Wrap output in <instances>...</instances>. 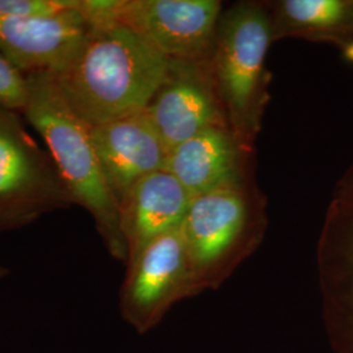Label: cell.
Wrapping results in <instances>:
<instances>
[{
	"label": "cell",
	"mask_w": 353,
	"mask_h": 353,
	"mask_svg": "<svg viewBox=\"0 0 353 353\" xmlns=\"http://www.w3.org/2000/svg\"><path fill=\"white\" fill-rule=\"evenodd\" d=\"M345 199H348V201H351V202H353V186H352V192L350 194V196L348 198H345Z\"/></svg>",
	"instance_id": "obj_18"
},
{
	"label": "cell",
	"mask_w": 353,
	"mask_h": 353,
	"mask_svg": "<svg viewBox=\"0 0 353 353\" xmlns=\"http://www.w3.org/2000/svg\"><path fill=\"white\" fill-rule=\"evenodd\" d=\"M345 205V208L350 211L348 214H351V227L347 234V243H345V261H347V267H348V278H350V296L352 299L353 303V207L345 201H339Z\"/></svg>",
	"instance_id": "obj_16"
},
{
	"label": "cell",
	"mask_w": 353,
	"mask_h": 353,
	"mask_svg": "<svg viewBox=\"0 0 353 353\" xmlns=\"http://www.w3.org/2000/svg\"><path fill=\"white\" fill-rule=\"evenodd\" d=\"M11 274V271L7 268V267H4V265H0V280L1 279L6 278V276H8Z\"/></svg>",
	"instance_id": "obj_17"
},
{
	"label": "cell",
	"mask_w": 353,
	"mask_h": 353,
	"mask_svg": "<svg viewBox=\"0 0 353 353\" xmlns=\"http://www.w3.org/2000/svg\"><path fill=\"white\" fill-rule=\"evenodd\" d=\"M76 6L77 0H0V20L51 16Z\"/></svg>",
	"instance_id": "obj_15"
},
{
	"label": "cell",
	"mask_w": 353,
	"mask_h": 353,
	"mask_svg": "<svg viewBox=\"0 0 353 353\" xmlns=\"http://www.w3.org/2000/svg\"><path fill=\"white\" fill-rule=\"evenodd\" d=\"M219 0H123L119 23L173 63L207 64L214 55Z\"/></svg>",
	"instance_id": "obj_7"
},
{
	"label": "cell",
	"mask_w": 353,
	"mask_h": 353,
	"mask_svg": "<svg viewBox=\"0 0 353 353\" xmlns=\"http://www.w3.org/2000/svg\"><path fill=\"white\" fill-rule=\"evenodd\" d=\"M77 6L64 12L0 20V52L23 75H62L88 36Z\"/></svg>",
	"instance_id": "obj_8"
},
{
	"label": "cell",
	"mask_w": 353,
	"mask_h": 353,
	"mask_svg": "<svg viewBox=\"0 0 353 353\" xmlns=\"http://www.w3.org/2000/svg\"><path fill=\"white\" fill-rule=\"evenodd\" d=\"M126 267L119 310L139 334L159 326L176 303L201 293L181 228L148 242Z\"/></svg>",
	"instance_id": "obj_6"
},
{
	"label": "cell",
	"mask_w": 353,
	"mask_h": 353,
	"mask_svg": "<svg viewBox=\"0 0 353 353\" xmlns=\"http://www.w3.org/2000/svg\"><path fill=\"white\" fill-rule=\"evenodd\" d=\"M169 71L170 62L145 38L114 23L89 26L75 59L55 80L72 110L93 127L145 110Z\"/></svg>",
	"instance_id": "obj_1"
},
{
	"label": "cell",
	"mask_w": 353,
	"mask_h": 353,
	"mask_svg": "<svg viewBox=\"0 0 353 353\" xmlns=\"http://www.w3.org/2000/svg\"><path fill=\"white\" fill-rule=\"evenodd\" d=\"M272 42L301 38L353 51V0H280L271 6Z\"/></svg>",
	"instance_id": "obj_13"
},
{
	"label": "cell",
	"mask_w": 353,
	"mask_h": 353,
	"mask_svg": "<svg viewBox=\"0 0 353 353\" xmlns=\"http://www.w3.org/2000/svg\"><path fill=\"white\" fill-rule=\"evenodd\" d=\"M181 229L198 288L217 290L263 240V198L252 178L192 196Z\"/></svg>",
	"instance_id": "obj_4"
},
{
	"label": "cell",
	"mask_w": 353,
	"mask_h": 353,
	"mask_svg": "<svg viewBox=\"0 0 353 353\" xmlns=\"http://www.w3.org/2000/svg\"><path fill=\"white\" fill-rule=\"evenodd\" d=\"M90 138L119 205L140 179L166 166L169 152L145 110L90 127Z\"/></svg>",
	"instance_id": "obj_10"
},
{
	"label": "cell",
	"mask_w": 353,
	"mask_h": 353,
	"mask_svg": "<svg viewBox=\"0 0 353 353\" xmlns=\"http://www.w3.org/2000/svg\"><path fill=\"white\" fill-rule=\"evenodd\" d=\"M145 112L168 152L210 127L228 126L210 63L170 62L169 75Z\"/></svg>",
	"instance_id": "obj_9"
},
{
	"label": "cell",
	"mask_w": 353,
	"mask_h": 353,
	"mask_svg": "<svg viewBox=\"0 0 353 353\" xmlns=\"http://www.w3.org/2000/svg\"><path fill=\"white\" fill-rule=\"evenodd\" d=\"M28 94V77L0 52V106L23 113Z\"/></svg>",
	"instance_id": "obj_14"
},
{
	"label": "cell",
	"mask_w": 353,
	"mask_h": 353,
	"mask_svg": "<svg viewBox=\"0 0 353 353\" xmlns=\"http://www.w3.org/2000/svg\"><path fill=\"white\" fill-rule=\"evenodd\" d=\"M74 204L50 152L38 145L19 113L0 106V232Z\"/></svg>",
	"instance_id": "obj_5"
},
{
	"label": "cell",
	"mask_w": 353,
	"mask_h": 353,
	"mask_svg": "<svg viewBox=\"0 0 353 353\" xmlns=\"http://www.w3.org/2000/svg\"><path fill=\"white\" fill-rule=\"evenodd\" d=\"M271 42L270 11L263 4L243 1L223 11L211 76L230 132L250 153L270 99L265 58Z\"/></svg>",
	"instance_id": "obj_3"
},
{
	"label": "cell",
	"mask_w": 353,
	"mask_h": 353,
	"mask_svg": "<svg viewBox=\"0 0 353 353\" xmlns=\"http://www.w3.org/2000/svg\"><path fill=\"white\" fill-rule=\"evenodd\" d=\"M28 77L24 115L45 140L74 203L92 216L110 255L126 263V240L121 225V205L102 170L88 126L65 101L55 77Z\"/></svg>",
	"instance_id": "obj_2"
},
{
	"label": "cell",
	"mask_w": 353,
	"mask_h": 353,
	"mask_svg": "<svg viewBox=\"0 0 353 353\" xmlns=\"http://www.w3.org/2000/svg\"><path fill=\"white\" fill-rule=\"evenodd\" d=\"M252 157L228 126H214L169 152L165 169L196 196L252 178Z\"/></svg>",
	"instance_id": "obj_11"
},
{
	"label": "cell",
	"mask_w": 353,
	"mask_h": 353,
	"mask_svg": "<svg viewBox=\"0 0 353 353\" xmlns=\"http://www.w3.org/2000/svg\"><path fill=\"white\" fill-rule=\"evenodd\" d=\"M191 199L189 191L166 169L140 179L121 202L127 261L156 237L181 228Z\"/></svg>",
	"instance_id": "obj_12"
}]
</instances>
